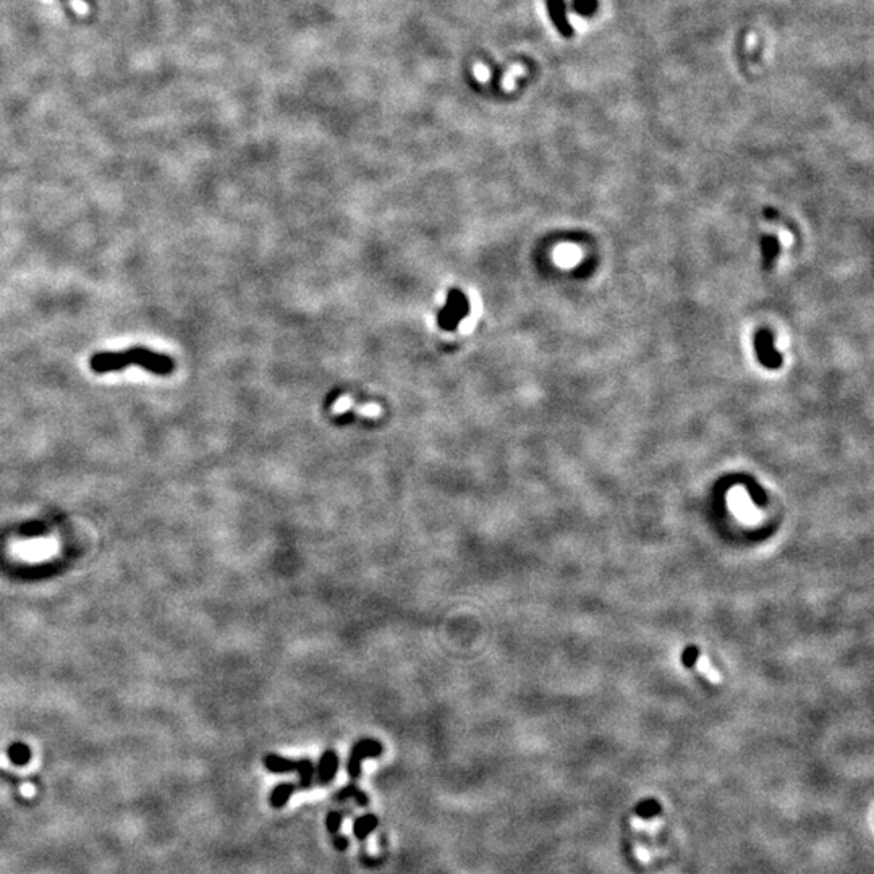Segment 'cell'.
I'll use <instances>...</instances> for the list:
<instances>
[{"mask_svg": "<svg viewBox=\"0 0 874 874\" xmlns=\"http://www.w3.org/2000/svg\"><path fill=\"white\" fill-rule=\"evenodd\" d=\"M130 366H138L156 376H169L174 371L175 363L170 357L152 352L146 347H132L125 352L96 353L90 359V368L96 374L117 373Z\"/></svg>", "mask_w": 874, "mask_h": 874, "instance_id": "6da1fadb", "label": "cell"}, {"mask_svg": "<svg viewBox=\"0 0 874 874\" xmlns=\"http://www.w3.org/2000/svg\"><path fill=\"white\" fill-rule=\"evenodd\" d=\"M264 767L269 772H274V774H285V772H292L297 771L300 776V784L298 789L300 790H310L312 787V781H315L316 776V767L312 764L311 759H288L283 758V756L269 753L264 756L263 759Z\"/></svg>", "mask_w": 874, "mask_h": 874, "instance_id": "7a4b0ae2", "label": "cell"}, {"mask_svg": "<svg viewBox=\"0 0 874 874\" xmlns=\"http://www.w3.org/2000/svg\"><path fill=\"white\" fill-rule=\"evenodd\" d=\"M384 753V747L381 742L374 738H363L352 747L350 758H348L347 771L353 781H357L362 776V761L366 758H379Z\"/></svg>", "mask_w": 874, "mask_h": 874, "instance_id": "3957f363", "label": "cell"}, {"mask_svg": "<svg viewBox=\"0 0 874 874\" xmlns=\"http://www.w3.org/2000/svg\"><path fill=\"white\" fill-rule=\"evenodd\" d=\"M339 771V756L337 753L334 752V749H326V752L322 753L321 758H319V763L316 767V779L319 785H329L330 782L334 781L335 776H337Z\"/></svg>", "mask_w": 874, "mask_h": 874, "instance_id": "277c9868", "label": "cell"}, {"mask_svg": "<svg viewBox=\"0 0 874 874\" xmlns=\"http://www.w3.org/2000/svg\"><path fill=\"white\" fill-rule=\"evenodd\" d=\"M546 7L549 11V19L552 20L554 26L564 38L574 36V28H572L569 16H567L565 0H546Z\"/></svg>", "mask_w": 874, "mask_h": 874, "instance_id": "5b68a950", "label": "cell"}, {"mask_svg": "<svg viewBox=\"0 0 874 874\" xmlns=\"http://www.w3.org/2000/svg\"><path fill=\"white\" fill-rule=\"evenodd\" d=\"M297 790H298V785H295V784H290V782L279 784L277 787H274L273 792H270V796H269L270 806L275 808V810L283 808L288 803V800H290V796L297 792Z\"/></svg>", "mask_w": 874, "mask_h": 874, "instance_id": "8992f818", "label": "cell"}, {"mask_svg": "<svg viewBox=\"0 0 874 874\" xmlns=\"http://www.w3.org/2000/svg\"><path fill=\"white\" fill-rule=\"evenodd\" d=\"M377 824H379V819H377L376 814H364V816L358 818L355 823H353V834H355L358 841H364V838L377 828Z\"/></svg>", "mask_w": 874, "mask_h": 874, "instance_id": "52a82bcc", "label": "cell"}, {"mask_svg": "<svg viewBox=\"0 0 874 874\" xmlns=\"http://www.w3.org/2000/svg\"><path fill=\"white\" fill-rule=\"evenodd\" d=\"M348 799L355 800L358 806H366L369 803L368 795H366L363 790H359L355 784H350V785H347V787L340 789L334 796L335 801H345Z\"/></svg>", "mask_w": 874, "mask_h": 874, "instance_id": "ba28073f", "label": "cell"}, {"mask_svg": "<svg viewBox=\"0 0 874 874\" xmlns=\"http://www.w3.org/2000/svg\"><path fill=\"white\" fill-rule=\"evenodd\" d=\"M696 669H698L701 674L705 675L707 680L712 682V683H719L720 680H722V677H720L719 672L712 667L710 658H707V656H705V654H700L698 656V660H696Z\"/></svg>", "mask_w": 874, "mask_h": 874, "instance_id": "9c48e42d", "label": "cell"}, {"mask_svg": "<svg viewBox=\"0 0 874 874\" xmlns=\"http://www.w3.org/2000/svg\"><path fill=\"white\" fill-rule=\"evenodd\" d=\"M556 259L560 265L569 268V265H574L578 263V259H580V251H578L576 248L572 245L560 246L556 253Z\"/></svg>", "mask_w": 874, "mask_h": 874, "instance_id": "30bf717a", "label": "cell"}, {"mask_svg": "<svg viewBox=\"0 0 874 874\" xmlns=\"http://www.w3.org/2000/svg\"><path fill=\"white\" fill-rule=\"evenodd\" d=\"M574 10L581 16H591L598 7V0H574Z\"/></svg>", "mask_w": 874, "mask_h": 874, "instance_id": "8fae6325", "label": "cell"}, {"mask_svg": "<svg viewBox=\"0 0 874 874\" xmlns=\"http://www.w3.org/2000/svg\"><path fill=\"white\" fill-rule=\"evenodd\" d=\"M659 811H660V806L658 805V801H645V803H641L640 806H638L636 814L640 818L648 819V818L656 816V814H658Z\"/></svg>", "mask_w": 874, "mask_h": 874, "instance_id": "7c38bea8", "label": "cell"}, {"mask_svg": "<svg viewBox=\"0 0 874 874\" xmlns=\"http://www.w3.org/2000/svg\"><path fill=\"white\" fill-rule=\"evenodd\" d=\"M342 819H344V816H342V813H339V811H330L327 814L326 826H327L329 834H332V836L339 834V829H340V826H342Z\"/></svg>", "mask_w": 874, "mask_h": 874, "instance_id": "4fadbf2b", "label": "cell"}, {"mask_svg": "<svg viewBox=\"0 0 874 874\" xmlns=\"http://www.w3.org/2000/svg\"><path fill=\"white\" fill-rule=\"evenodd\" d=\"M334 847L339 850V852H344V850L348 848V838L344 836L335 834L334 836Z\"/></svg>", "mask_w": 874, "mask_h": 874, "instance_id": "5bb4252c", "label": "cell"}, {"mask_svg": "<svg viewBox=\"0 0 874 874\" xmlns=\"http://www.w3.org/2000/svg\"><path fill=\"white\" fill-rule=\"evenodd\" d=\"M60 2H63V4H68V2H72V0H60ZM83 2H86V4H90V5H93V2H91V0H83Z\"/></svg>", "mask_w": 874, "mask_h": 874, "instance_id": "9a60e30c", "label": "cell"}]
</instances>
